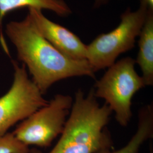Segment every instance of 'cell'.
I'll return each mask as SVG.
<instances>
[{"label": "cell", "mask_w": 153, "mask_h": 153, "mask_svg": "<svg viewBox=\"0 0 153 153\" xmlns=\"http://www.w3.org/2000/svg\"><path fill=\"white\" fill-rule=\"evenodd\" d=\"M73 99L71 96L57 94L16 127L13 134L27 146H49L64 129Z\"/></svg>", "instance_id": "5b68a950"}, {"label": "cell", "mask_w": 153, "mask_h": 153, "mask_svg": "<svg viewBox=\"0 0 153 153\" xmlns=\"http://www.w3.org/2000/svg\"><path fill=\"white\" fill-rule=\"evenodd\" d=\"M14 80L11 88L0 98V135L48 103L35 83L28 76L26 66L13 61Z\"/></svg>", "instance_id": "8992f818"}, {"label": "cell", "mask_w": 153, "mask_h": 153, "mask_svg": "<svg viewBox=\"0 0 153 153\" xmlns=\"http://www.w3.org/2000/svg\"><path fill=\"white\" fill-rule=\"evenodd\" d=\"M112 113L106 103L99 104L94 88L87 95L78 90L60 138L48 153H95L114 149L107 128ZM29 153H43L33 148Z\"/></svg>", "instance_id": "7a4b0ae2"}, {"label": "cell", "mask_w": 153, "mask_h": 153, "mask_svg": "<svg viewBox=\"0 0 153 153\" xmlns=\"http://www.w3.org/2000/svg\"><path fill=\"white\" fill-rule=\"evenodd\" d=\"M136 60L126 57L108 68L94 88L95 97L102 98L115 113L119 125L126 126L131 116V100L134 94L146 86L135 69Z\"/></svg>", "instance_id": "3957f363"}, {"label": "cell", "mask_w": 153, "mask_h": 153, "mask_svg": "<svg viewBox=\"0 0 153 153\" xmlns=\"http://www.w3.org/2000/svg\"><path fill=\"white\" fill-rule=\"evenodd\" d=\"M150 153H153L152 145H150Z\"/></svg>", "instance_id": "5bb4252c"}, {"label": "cell", "mask_w": 153, "mask_h": 153, "mask_svg": "<svg viewBox=\"0 0 153 153\" xmlns=\"http://www.w3.org/2000/svg\"><path fill=\"white\" fill-rule=\"evenodd\" d=\"M108 0H95V5L96 6L102 5L103 4H105Z\"/></svg>", "instance_id": "4fadbf2b"}, {"label": "cell", "mask_w": 153, "mask_h": 153, "mask_svg": "<svg viewBox=\"0 0 153 153\" xmlns=\"http://www.w3.org/2000/svg\"><path fill=\"white\" fill-rule=\"evenodd\" d=\"M6 33L16 48L18 60L27 66L32 81L43 94L64 79L95 78L88 61L74 60L62 54L39 33L28 14L22 21L7 24Z\"/></svg>", "instance_id": "6da1fadb"}, {"label": "cell", "mask_w": 153, "mask_h": 153, "mask_svg": "<svg viewBox=\"0 0 153 153\" xmlns=\"http://www.w3.org/2000/svg\"><path fill=\"white\" fill-rule=\"evenodd\" d=\"M141 1L148 6V8L149 9H153V0H141Z\"/></svg>", "instance_id": "7c38bea8"}, {"label": "cell", "mask_w": 153, "mask_h": 153, "mask_svg": "<svg viewBox=\"0 0 153 153\" xmlns=\"http://www.w3.org/2000/svg\"><path fill=\"white\" fill-rule=\"evenodd\" d=\"M28 146L20 141L13 133L0 135V153H29Z\"/></svg>", "instance_id": "8fae6325"}, {"label": "cell", "mask_w": 153, "mask_h": 153, "mask_svg": "<svg viewBox=\"0 0 153 153\" xmlns=\"http://www.w3.org/2000/svg\"><path fill=\"white\" fill-rule=\"evenodd\" d=\"M27 7L39 10L47 9L55 12L61 16L71 14L70 7L64 0H0V27L1 42H4L2 33V22L10 12Z\"/></svg>", "instance_id": "30bf717a"}, {"label": "cell", "mask_w": 153, "mask_h": 153, "mask_svg": "<svg viewBox=\"0 0 153 153\" xmlns=\"http://www.w3.org/2000/svg\"><path fill=\"white\" fill-rule=\"evenodd\" d=\"M28 14L41 35L56 49L74 60H86L87 45L76 34L49 20L42 10L29 8Z\"/></svg>", "instance_id": "52a82bcc"}, {"label": "cell", "mask_w": 153, "mask_h": 153, "mask_svg": "<svg viewBox=\"0 0 153 153\" xmlns=\"http://www.w3.org/2000/svg\"><path fill=\"white\" fill-rule=\"evenodd\" d=\"M153 137V105L142 107L138 112L137 129L130 141L119 150L103 149L95 153H138L143 143Z\"/></svg>", "instance_id": "9c48e42d"}, {"label": "cell", "mask_w": 153, "mask_h": 153, "mask_svg": "<svg viewBox=\"0 0 153 153\" xmlns=\"http://www.w3.org/2000/svg\"><path fill=\"white\" fill-rule=\"evenodd\" d=\"M149 8L141 1L139 9H129L122 14L120 23L114 30L102 33L87 45L86 60L95 73L113 65L122 53L134 47L148 16Z\"/></svg>", "instance_id": "277c9868"}, {"label": "cell", "mask_w": 153, "mask_h": 153, "mask_svg": "<svg viewBox=\"0 0 153 153\" xmlns=\"http://www.w3.org/2000/svg\"><path fill=\"white\" fill-rule=\"evenodd\" d=\"M139 36V51L136 63L140 67L142 78L146 86H153V9H149L146 21Z\"/></svg>", "instance_id": "ba28073f"}]
</instances>
